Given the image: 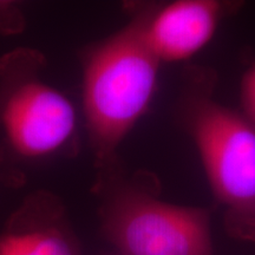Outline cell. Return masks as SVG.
Wrapping results in <instances>:
<instances>
[{
    "label": "cell",
    "mask_w": 255,
    "mask_h": 255,
    "mask_svg": "<svg viewBox=\"0 0 255 255\" xmlns=\"http://www.w3.org/2000/svg\"><path fill=\"white\" fill-rule=\"evenodd\" d=\"M152 8L95 44L83 58V114L96 164L113 163L117 149L148 110L161 62L145 26Z\"/></svg>",
    "instance_id": "obj_1"
},
{
    "label": "cell",
    "mask_w": 255,
    "mask_h": 255,
    "mask_svg": "<svg viewBox=\"0 0 255 255\" xmlns=\"http://www.w3.org/2000/svg\"><path fill=\"white\" fill-rule=\"evenodd\" d=\"M43 55L17 49L0 58V130L28 159L47 158L77 142V115L65 95L43 81Z\"/></svg>",
    "instance_id": "obj_2"
},
{
    "label": "cell",
    "mask_w": 255,
    "mask_h": 255,
    "mask_svg": "<svg viewBox=\"0 0 255 255\" xmlns=\"http://www.w3.org/2000/svg\"><path fill=\"white\" fill-rule=\"evenodd\" d=\"M189 127L228 233L255 242V127L206 96L191 101Z\"/></svg>",
    "instance_id": "obj_3"
},
{
    "label": "cell",
    "mask_w": 255,
    "mask_h": 255,
    "mask_svg": "<svg viewBox=\"0 0 255 255\" xmlns=\"http://www.w3.org/2000/svg\"><path fill=\"white\" fill-rule=\"evenodd\" d=\"M100 218L117 255H214L209 212L165 202L139 186L108 191Z\"/></svg>",
    "instance_id": "obj_4"
},
{
    "label": "cell",
    "mask_w": 255,
    "mask_h": 255,
    "mask_svg": "<svg viewBox=\"0 0 255 255\" xmlns=\"http://www.w3.org/2000/svg\"><path fill=\"white\" fill-rule=\"evenodd\" d=\"M0 255H82L60 197L47 190L28 194L0 231Z\"/></svg>",
    "instance_id": "obj_5"
},
{
    "label": "cell",
    "mask_w": 255,
    "mask_h": 255,
    "mask_svg": "<svg viewBox=\"0 0 255 255\" xmlns=\"http://www.w3.org/2000/svg\"><path fill=\"white\" fill-rule=\"evenodd\" d=\"M225 14L215 0H178L152 7L145 38L159 62H181L205 47Z\"/></svg>",
    "instance_id": "obj_6"
},
{
    "label": "cell",
    "mask_w": 255,
    "mask_h": 255,
    "mask_svg": "<svg viewBox=\"0 0 255 255\" xmlns=\"http://www.w3.org/2000/svg\"><path fill=\"white\" fill-rule=\"evenodd\" d=\"M241 103L244 116L255 127V64L247 70L242 78Z\"/></svg>",
    "instance_id": "obj_7"
},
{
    "label": "cell",
    "mask_w": 255,
    "mask_h": 255,
    "mask_svg": "<svg viewBox=\"0 0 255 255\" xmlns=\"http://www.w3.org/2000/svg\"><path fill=\"white\" fill-rule=\"evenodd\" d=\"M23 183V174L8 167L5 163L4 158L0 154V184H5L9 187H19Z\"/></svg>",
    "instance_id": "obj_8"
},
{
    "label": "cell",
    "mask_w": 255,
    "mask_h": 255,
    "mask_svg": "<svg viewBox=\"0 0 255 255\" xmlns=\"http://www.w3.org/2000/svg\"><path fill=\"white\" fill-rule=\"evenodd\" d=\"M116 255H117V254H116Z\"/></svg>",
    "instance_id": "obj_9"
}]
</instances>
